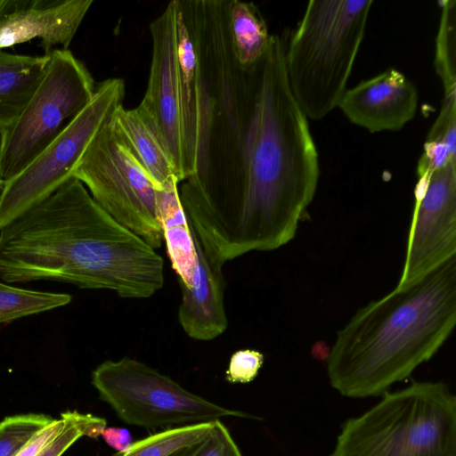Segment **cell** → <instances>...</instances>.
I'll return each mask as SVG.
<instances>
[{
    "mask_svg": "<svg viewBox=\"0 0 456 456\" xmlns=\"http://www.w3.org/2000/svg\"><path fill=\"white\" fill-rule=\"evenodd\" d=\"M348 419L330 456H456V397L447 384L415 381Z\"/></svg>",
    "mask_w": 456,
    "mask_h": 456,
    "instance_id": "5",
    "label": "cell"
},
{
    "mask_svg": "<svg viewBox=\"0 0 456 456\" xmlns=\"http://www.w3.org/2000/svg\"><path fill=\"white\" fill-rule=\"evenodd\" d=\"M406 254L395 289L419 281L456 256V159L418 175Z\"/></svg>",
    "mask_w": 456,
    "mask_h": 456,
    "instance_id": "10",
    "label": "cell"
},
{
    "mask_svg": "<svg viewBox=\"0 0 456 456\" xmlns=\"http://www.w3.org/2000/svg\"><path fill=\"white\" fill-rule=\"evenodd\" d=\"M96 86L68 49L52 50L37 86L15 119L0 130V178L26 168L89 103Z\"/></svg>",
    "mask_w": 456,
    "mask_h": 456,
    "instance_id": "6",
    "label": "cell"
},
{
    "mask_svg": "<svg viewBox=\"0 0 456 456\" xmlns=\"http://www.w3.org/2000/svg\"><path fill=\"white\" fill-rule=\"evenodd\" d=\"M427 140H443L451 148L456 149V93L444 95L442 108Z\"/></svg>",
    "mask_w": 456,
    "mask_h": 456,
    "instance_id": "26",
    "label": "cell"
},
{
    "mask_svg": "<svg viewBox=\"0 0 456 456\" xmlns=\"http://www.w3.org/2000/svg\"><path fill=\"white\" fill-rule=\"evenodd\" d=\"M456 159V150L452 149L443 140H426L423 153L417 167V175L444 167L448 161Z\"/></svg>",
    "mask_w": 456,
    "mask_h": 456,
    "instance_id": "27",
    "label": "cell"
},
{
    "mask_svg": "<svg viewBox=\"0 0 456 456\" xmlns=\"http://www.w3.org/2000/svg\"><path fill=\"white\" fill-rule=\"evenodd\" d=\"M419 94L401 71L388 69L347 88L338 108L370 133L401 130L415 116Z\"/></svg>",
    "mask_w": 456,
    "mask_h": 456,
    "instance_id": "12",
    "label": "cell"
},
{
    "mask_svg": "<svg viewBox=\"0 0 456 456\" xmlns=\"http://www.w3.org/2000/svg\"><path fill=\"white\" fill-rule=\"evenodd\" d=\"M190 446V445H189ZM188 447V446H187ZM187 447H184L183 449H180L175 452H173L172 454L168 455V456H185V453H186V450H187Z\"/></svg>",
    "mask_w": 456,
    "mask_h": 456,
    "instance_id": "31",
    "label": "cell"
},
{
    "mask_svg": "<svg viewBox=\"0 0 456 456\" xmlns=\"http://www.w3.org/2000/svg\"><path fill=\"white\" fill-rule=\"evenodd\" d=\"M178 0L150 24L152 54L144 96L138 105L151 119L176 169L179 182L191 176L177 66Z\"/></svg>",
    "mask_w": 456,
    "mask_h": 456,
    "instance_id": "11",
    "label": "cell"
},
{
    "mask_svg": "<svg viewBox=\"0 0 456 456\" xmlns=\"http://www.w3.org/2000/svg\"><path fill=\"white\" fill-rule=\"evenodd\" d=\"M62 414L66 418L65 427L38 456H61L82 436L97 438L107 427L104 419L90 413L68 411Z\"/></svg>",
    "mask_w": 456,
    "mask_h": 456,
    "instance_id": "23",
    "label": "cell"
},
{
    "mask_svg": "<svg viewBox=\"0 0 456 456\" xmlns=\"http://www.w3.org/2000/svg\"><path fill=\"white\" fill-rule=\"evenodd\" d=\"M441 4L434 64L444 95H448L456 93V2L444 1Z\"/></svg>",
    "mask_w": 456,
    "mask_h": 456,
    "instance_id": "21",
    "label": "cell"
},
{
    "mask_svg": "<svg viewBox=\"0 0 456 456\" xmlns=\"http://www.w3.org/2000/svg\"><path fill=\"white\" fill-rule=\"evenodd\" d=\"M125 83L109 78L96 86L82 111L26 168L5 182L0 229L44 200L73 173L92 139L122 106Z\"/></svg>",
    "mask_w": 456,
    "mask_h": 456,
    "instance_id": "9",
    "label": "cell"
},
{
    "mask_svg": "<svg viewBox=\"0 0 456 456\" xmlns=\"http://www.w3.org/2000/svg\"><path fill=\"white\" fill-rule=\"evenodd\" d=\"M456 324V256L410 287L359 308L336 334L326 358L342 395H384L429 361Z\"/></svg>",
    "mask_w": 456,
    "mask_h": 456,
    "instance_id": "3",
    "label": "cell"
},
{
    "mask_svg": "<svg viewBox=\"0 0 456 456\" xmlns=\"http://www.w3.org/2000/svg\"><path fill=\"white\" fill-rule=\"evenodd\" d=\"M49 54L20 55L0 50V130L24 108L45 74Z\"/></svg>",
    "mask_w": 456,
    "mask_h": 456,
    "instance_id": "17",
    "label": "cell"
},
{
    "mask_svg": "<svg viewBox=\"0 0 456 456\" xmlns=\"http://www.w3.org/2000/svg\"><path fill=\"white\" fill-rule=\"evenodd\" d=\"M288 37L272 35L248 68L243 109L217 173L202 188L178 189L191 231L224 265L289 243L317 190V149L286 74Z\"/></svg>",
    "mask_w": 456,
    "mask_h": 456,
    "instance_id": "1",
    "label": "cell"
},
{
    "mask_svg": "<svg viewBox=\"0 0 456 456\" xmlns=\"http://www.w3.org/2000/svg\"><path fill=\"white\" fill-rule=\"evenodd\" d=\"M101 436L118 452H126L134 443L130 432L123 428L106 427L102 431Z\"/></svg>",
    "mask_w": 456,
    "mask_h": 456,
    "instance_id": "29",
    "label": "cell"
},
{
    "mask_svg": "<svg viewBox=\"0 0 456 456\" xmlns=\"http://www.w3.org/2000/svg\"><path fill=\"white\" fill-rule=\"evenodd\" d=\"M0 279L61 281L147 298L164 285V260L71 177L0 229Z\"/></svg>",
    "mask_w": 456,
    "mask_h": 456,
    "instance_id": "2",
    "label": "cell"
},
{
    "mask_svg": "<svg viewBox=\"0 0 456 456\" xmlns=\"http://www.w3.org/2000/svg\"><path fill=\"white\" fill-rule=\"evenodd\" d=\"M185 456L242 455L225 426L216 420L204 437L187 447Z\"/></svg>",
    "mask_w": 456,
    "mask_h": 456,
    "instance_id": "24",
    "label": "cell"
},
{
    "mask_svg": "<svg viewBox=\"0 0 456 456\" xmlns=\"http://www.w3.org/2000/svg\"><path fill=\"white\" fill-rule=\"evenodd\" d=\"M192 236L196 268L191 287L181 286L178 322L191 338L208 341L223 334L228 325L224 301V264L214 260L193 232Z\"/></svg>",
    "mask_w": 456,
    "mask_h": 456,
    "instance_id": "14",
    "label": "cell"
},
{
    "mask_svg": "<svg viewBox=\"0 0 456 456\" xmlns=\"http://www.w3.org/2000/svg\"><path fill=\"white\" fill-rule=\"evenodd\" d=\"M92 383L124 422L142 428L213 422L226 417L256 418L194 395L129 357L102 362L92 373Z\"/></svg>",
    "mask_w": 456,
    "mask_h": 456,
    "instance_id": "7",
    "label": "cell"
},
{
    "mask_svg": "<svg viewBox=\"0 0 456 456\" xmlns=\"http://www.w3.org/2000/svg\"><path fill=\"white\" fill-rule=\"evenodd\" d=\"M4 187H5V181H4L2 178H0V200L3 195Z\"/></svg>",
    "mask_w": 456,
    "mask_h": 456,
    "instance_id": "32",
    "label": "cell"
},
{
    "mask_svg": "<svg viewBox=\"0 0 456 456\" xmlns=\"http://www.w3.org/2000/svg\"><path fill=\"white\" fill-rule=\"evenodd\" d=\"M31 0H0V21L11 13L28 6Z\"/></svg>",
    "mask_w": 456,
    "mask_h": 456,
    "instance_id": "30",
    "label": "cell"
},
{
    "mask_svg": "<svg viewBox=\"0 0 456 456\" xmlns=\"http://www.w3.org/2000/svg\"><path fill=\"white\" fill-rule=\"evenodd\" d=\"M228 31L232 53L242 68L254 65L266 52L272 35L252 2L228 1Z\"/></svg>",
    "mask_w": 456,
    "mask_h": 456,
    "instance_id": "18",
    "label": "cell"
},
{
    "mask_svg": "<svg viewBox=\"0 0 456 456\" xmlns=\"http://www.w3.org/2000/svg\"><path fill=\"white\" fill-rule=\"evenodd\" d=\"M263 363L264 355L259 351H236L230 359L225 378L231 383H248L257 376Z\"/></svg>",
    "mask_w": 456,
    "mask_h": 456,
    "instance_id": "25",
    "label": "cell"
},
{
    "mask_svg": "<svg viewBox=\"0 0 456 456\" xmlns=\"http://www.w3.org/2000/svg\"><path fill=\"white\" fill-rule=\"evenodd\" d=\"M212 423L184 425L166 429L134 442L126 452H118L115 456H168L200 441L208 434Z\"/></svg>",
    "mask_w": 456,
    "mask_h": 456,
    "instance_id": "20",
    "label": "cell"
},
{
    "mask_svg": "<svg viewBox=\"0 0 456 456\" xmlns=\"http://www.w3.org/2000/svg\"><path fill=\"white\" fill-rule=\"evenodd\" d=\"M73 177L115 220L153 248L162 246L158 189L110 120L90 142Z\"/></svg>",
    "mask_w": 456,
    "mask_h": 456,
    "instance_id": "8",
    "label": "cell"
},
{
    "mask_svg": "<svg viewBox=\"0 0 456 456\" xmlns=\"http://www.w3.org/2000/svg\"><path fill=\"white\" fill-rule=\"evenodd\" d=\"M93 0H31L0 21V50L39 38L49 54L60 45L67 49Z\"/></svg>",
    "mask_w": 456,
    "mask_h": 456,
    "instance_id": "13",
    "label": "cell"
},
{
    "mask_svg": "<svg viewBox=\"0 0 456 456\" xmlns=\"http://www.w3.org/2000/svg\"><path fill=\"white\" fill-rule=\"evenodd\" d=\"M71 299L67 293L24 289L0 281V324L66 305Z\"/></svg>",
    "mask_w": 456,
    "mask_h": 456,
    "instance_id": "19",
    "label": "cell"
},
{
    "mask_svg": "<svg viewBox=\"0 0 456 456\" xmlns=\"http://www.w3.org/2000/svg\"><path fill=\"white\" fill-rule=\"evenodd\" d=\"M110 124L158 190L179 183L172 158L153 122L139 107L118 108Z\"/></svg>",
    "mask_w": 456,
    "mask_h": 456,
    "instance_id": "15",
    "label": "cell"
},
{
    "mask_svg": "<svg viewBox=\"0 0 456 456\" xmlns=\"http://www.w3.org/2000/svg\"><path fill=\"white\" fill-rule=\"evenodd\" d=\"M65 425L66 418L61 413L60 419H54L37 433L15 456H38L61 432Z\"/></svg>",
    "mask_w": 456,
    "mask_h": 456,
    "instance_id": "28",
    "label": "cell"
},
{
    "mask_svg": "<svg viewBox=\"0 0 456 456\" xmlns=\"http://www.w3.org/2000/svg\"><path fill=\"white\" fill-rule=\"evenodd\" d=\"M158 204L164 242L180 286L191 287L195 268L196 250L191 229L181 204L178 183L158 190Z\"/></svg>",
    "mask_w": 456,
    "mask_h": 456,
    "instance_id": "16",
    "label": "cell"
},
{
    "mask_svg": "<svg viewBox=\"0 0 456 456\" xmlns=\"http://www.w3.org/2000/svg\"><path fill=\"white\" fill-rule=\"evenodd\" d=\"M372 0H311L289 35L285 68L291 94L306 118L321 120L347 90Z\"/></svg>",
    "mask_w": 456,
    "mask_h": 456,
    "instance_id": "4",
    "label": "cell"
},
{
    "mask_svg": "<svg viewBox=\"0 0 456 456\" xmlns=\"http://www.w3.org/2000/svg\"><path fill=\"white\" fill-rule=\"evenodd\" d=\"M54 419L45 414H21L0 422V456H15L28 441Z\"/></svg>",
    "mask_w": 456,
    "mask_h": 456,
    "instance_id": "22",
    "label": "cell"
}]
</instances>
